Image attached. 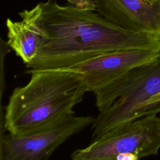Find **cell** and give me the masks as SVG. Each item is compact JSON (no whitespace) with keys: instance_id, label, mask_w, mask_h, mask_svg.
Listing matches in <instances>:
<instances>
[{"instance_id":"7c38bea8","label":"cell","mask_w":160,"mask_h":160,"mask_svg":"<svg viewBox=\"0 0 160 160\" xmlns=\"http://www.w3.org/2000/svg\"><path fill=\"white\" fill-rule=\"evenodd\" d=\"M148 1H150V2H158V1H160V0H146Z\"/></svg>"},{"instance_id":"3957f363","label":"cell","mask_w":160,"mask_h":160,"mask_svg":"<svg viewBox=\"0 0 160 160\" xmlns=\"http://www.w3.org/2000/svg\"><path fill=\"white\" fill-rule=\"evenodd\" d=\"M160 91V56L95 92L99 114L92 124L94 141L109 130L142 116L146 102Z\"/></svg>"},{"instance_id":"52a82bcc","label":"cell","mask_w":160,"mask_h":160,"mask_svg":"<svg viewBox=\"0 0 160 160\" xmlns=\"http://www.w3.org/2000/svg\"><path fill=\"white\" fill-rule=\"evenodd\" d=\"M96 12L124 29L160 36V1L98 0Z\"/></svg>"},{"instance_id":"7a4b0ae2","label":"cell","mask_w":160,"mask_h":160,"mask_svg":"<svg viewBox=\"0 0 160 160\" xmlns=\"http://www.w3.org/2000/svg\"><path fill=\"white\" fill-rule=\"evenodd\" d=\"M29 82L16 88L4 116V130L22 136L51 128L74 115L88 92L78 74L63 69H28Z\"/></svg>"},{"instance_id":"8992f818","label":"cell","mask_w":160,"mask_h":160,"mask_svg":"<svg viewBox=\"0 0 160 160\" xmlns=\"http://www.w3.org/2000/svg\"><path fill=\"white\" fill-rule=\"evenodd\" d=\"M158 49H128L111 51L83 60L66 68L79 74L88 92L94 93L126 75L132 69L155 61Z\"/></svg>"},{"instance_id":"30bf717a","label":"cell","mask_w":160,"mask_h":160,"mask_svg":"<svg viewBox=\"0 0 160 160\" xmlns=\"http://www.w3.org/2000/svg\"><path fill=\"white\" fill-rule=\"evenodd\" d=\"M69 4L76 8L96 11L98 0H67Z\"/></svg>"},{"instance_id":"9c48e42d","label":"cell","mask_w":160,"mask_h":160,"mask_svg":"<svg viewBox=\"0 0 160 160\" xmlns=\"http://www.w3.org/2000/svg\"><path fill=\"white\" fill-rule=\"evenodd\" d=\"M160 112V91L149 99L142 109V116Z\"/></svg>"},{"instance_id":"8fae6325","label":"cell","mask_w":160,"mask_h":160,"mask_svg":"<svg viewBox=\"0 0 160 160\" xmlns=\"http://www.w3.org/2000/svg\"><path fill=\"white\" fill-rule=\"evenodd\" d=\"M140 159L135 154L131 153L119 154L116 156V160H139Z\"/></svg>"},{"instance_id":"5b68a950","label":"cell","mask_w":160,"mask_h":160,"mask_svg":"<svg viewBox=\"0 0 160 160\" xmlns=\"http://www.w3.org/2000/svg\"><path fill=\"white\" fill-rule=\"evenodd\" d=\"M92 116H74L38 132L1 138V160H48L52 152L72 136L92 124Z\"/></svg>"},{"instance_id":"ba28073f","label":"cell","mask_w":160,"mask_h":160,"mask_svg":"<svg viewBox=\"0 0 160 160\" xmlns=\"http://www.w3.org/2000/svg\"><path fill=\"white\" fill-rule=\"evenodd\" d=\"M18 14L21 18L19 21H13L9 18L6 19V44L27 65L36 56L44 37L29 10L24 9Z\"/></svg>"},{"instance_id":"6da1fadb","label":"cell","mask_w":160,"mask_h":160,"mask_svg":"<svg viewBox=\"0 0 160 160\" xmlns=\"http://www.w3.org/2000/svg\"><path fill=\"white\" fill-rule=\"evenodd\" d=\"M29 11L44 38L28 69L63 68L115 51L160 49L159 36L124 29L94 11L47 0Z\"/></svg>"},{"instance_id":"277c9868","label":"cell","mask_w":160,"mask_h":160,"mask_svg":"<svg viewBox=\"0 0 160 160\" xmlns=\"http://www.w3.org/2000/svg\"><path fill=\"white\" fill-rule=\"evenodd\" d=\"M160 150V117L149 114L118 126L75 150L71 160H116L119 154L131 153L139 159Z\"/></svg>"}]
</instances>
